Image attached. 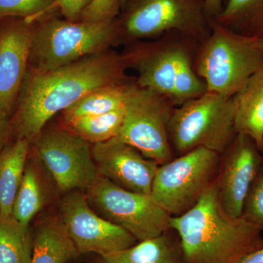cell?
<instances>
[{
    "instance_id": "obj_10",
    "label": "cell",
    "mask_w": 263,
    "mask_h": 263,
    "mask_svg": "<svg viewBox=\"0 0 263 263\" xmlns=\"http://www.w3.org/2000/svg\"><path fill=\"white\" fill-rule=\"evenodd\" d=\"M32 143L34 154L62 195L86 191L100 176L91 145L67 128L43 130Z\"/></svg>"
},
{
    "instance_id": "obj_25",
    "label": "cell",
    "mask_w": 263,
    "mask_h": 263,
    "mask_svg": "<svg viewBox=\"0 0 263 263\" xmlns=\"http://www.w3.org/2000/svg\"><path fill=\"white\" fill-rule=\"evenodd\" d=\"M197 48L183 53L180 59L174 81V102L176 106L207 91L205 83L197 75L194 67Z\"/></svg>"
},
{
    "instance_id": "obj_15",
    "label": "cell",
    "mask_w": 263,
    "mask_h": 263,
    "mask_svg": "<svg viewBox=\"0 0 263 263\" xmlns=\"http://www.w3.org/2000/svg\"><path fill=\"white\" fill-rule=\"evenodd\" d=\"M91 152L100 176L128 191L151 195L160 165L155 161L117 138L91 145Z\"/></svg>"
},
{
    "instance_id": "obj_1",
    "label": "cell",
    "mask_w": 263,
    "mask_h": 263,
    "mask_svg": "<svg viewBox=\"0 0 263 263\" xmlns=\"http://www.w3.org/2000/svg\"><path fill=\"white\" fill-rule=\"evenodd\" d=\"M127 69L123 53L109 50L46 72L28 68L13 122L17 138L32 143L53 116L88 93L129 80Z\"/></svg>"
},
{
    "instance_id": "obj_21",
    "label": "cell",
    "mask_w": 263,
    "mask_h": 263,
    "mask_svg": "<svg viewBox=\"0 0 263 263\" xmlns=\"http://www.w3.org/2000/svg\"><path fill=\"white\" fill-rule=\"evenodd\" d=\"M132 81L99 88L88 93L62 112L64 124L87 116L98 115L125 105Z\"/></svg>"
},
{
    "instance_id": "obj_27",
    "label": "cell",
    "mask_w": 263,
    "mask_h": 263,
    "mask_svg": "<svg viewBox=\"0 0 263 263\" xmlns=\"http://www.w3.org/2000/svg\"><path fill=\"white\" fill-rule=\"evenodd\" d=\"M241 216L263 231V162L246 198Z\"/></svg>"
},
{
    "instance_id": "obj_34",
    "label": "cell",
    "mask_w": 263,
    "mask_h": 263,
    "mask_svg": "<svg viewBox=\"0 0 263 263\" xmlns=\"http://www.w3.org/2000/svg\"><path fill=\"white\" fill-rule=\"evenodd\" d=\"M259 43H260L261 48H262L263 50V37L259 39Z\"/></svg>"
},
{
    "instance_id": "obj_18",
    "label": "cell",
    "mask_w": 263,
    "mask_h": 263,
    "mask_svg": "<svg viewBox=\"0 0 263 263\" xmlns=\"http://www.w3.org/2000/svg\"><path fill=\"white\" fill-rule=\"evenodd\" d=\"M233 98L236 133L250 137L260 148L263 143V65Z\"/></svg>"
},
{
    "instance_id": "obj_17",
    "label": "cell",
    "mask_w": 263,
    "mask_h": 263,
    "mask_svg": "<svg viewBox=\"0 0 263 263\" xmlns=\"http://www.w3.org/2000/svg\"><path fill=\"white\" fill-rule=\"evenodd\" d=\"M79 255L58 215L39 219L32 233L30 263H70Z\"/></svg>"
},
{
    "instance_id": "obj_2",
    "label": "cell",
    "mask_w": 263,
    "mask_h": 263,
    "mask_svg": "<svg viewBox=\"0 0 263 263\" xmlns=\"http://www.w3.org/2000/svg\"><path fill=\"white\" fill-rule=\"evenodd\" d=\"M170 224L179 235L184 263H237L263 247L262 230L224 212L216 180L195 206L171 216Z\"/></svg>"
},
{
    "instance_id": "obj_19",
    "label": "cell",
    "mask_w": 263,
    "mask_h": 263,
    "mask_svg": "<svg viewBox=\"0 0 263 263\" xmlns=\"http://www.w3.org/2000/svg\"><path fill=\"white\" fill-rule=\"evenodd\" d=\"M26 138L5 146L0 153V216H12L13 204L23 179L30 152Z\"/></svg>"
},
{
    "instance_id": "obj_30",
    "label": "cell",
    "mask_w": 263,
    "mask_h": 263,
    "mask_svg": "<svg viewBox=\"0 0 263 263\" xmlns=\"http://www.w3.org/2000/svg\"><path fill=\"white\" fill-rule=\"evenodd\" d=\"M226 0H206L205 1V10L208 17L211 19H215L219 15L226 4Z\"/></svg>"
},
{
    "instance_id": "obj_31",
    "label": "cell",
    "mask_w": 263,
    "mask_h": 263,
    "mask_svg": "<svg viewBox=\"0 0 263 263\" xmlns=\"http://www.w3.org/2000/svg\"><path fill=\"white\" fill-rule=\"evenodd\" d=\"M11 130L10 118L0 117V153L6 146L7 140Z\"/></svg>"
},
{
    "instance_id": "obj_12",
    "label": "cell",
    "mask_w": 263,
    "mask_h": 263,
    "mask_svg": "<svg viewBox=\"0 0 263 263\" xmlns=\"http://www.w3.org/2000/svg\"><path fill=\"white\" fill-rule=\"evenodd\" d=\"M132 43L123 55L128 68L136 71L137 84L174 102V81L180 59L186 52L196 49L199 43L177 32Z\"/></svg>"
},
{
    "instance_id": "obj_32",
    "label": "cell",
    "mask_w": 263,
    "mask_h": 263,
    "mask_svg": "<svg viewBox=\"0 0 263 263\" xmlns=\"http://www.w3.org/2000/svg\"><path fill=\"white\" fill-rule=\"evenodd\" d=\"M237 263H263V247L247 254Z\"/></svg>"
},
{
    "instance_id": "obj_14",
    "label": "cell",
    "mask_w": 263,
    "mask_h": 263,
    "mask_svg": "<svg viewBox=\"0 0 263 263\" xmlns=\"http://www.w3.org/2000/svg\"><path fill=\"white\" fill-rule=\"evenodd\" d=\"M0 25V117L10 118L29 68L35 23L5 18Z\"/></svg>"
},
{
    "instance_id": "obj_22",
    "label": "cell",
    "mask_w": 263,
    "mask_h": 263,
    "mask_svg": "<svg viewBox=\"0 0 263 263\" xmlns=\"http://www.w3.org/2000/svg\"><path fill=\"white\" fill-rule=\"evenodd\" d=\"M217 23L248 37H263V0H226Z\"/></svg>"
},
{
    "instance_id": "obj_11",
    "label": "cell",
    "mask_w": 263,
    "mask_h": 263,
    "mask_svg": "<svg viewBox=\"0 0 263 263\" xmlns=\"http://www.w3.org/2000/svg\"><path fill=\"white\" fill-rule=\"evenodd\" d=\"M57 215L80 255L113 253L138 242L127 230L99 216L81 190L63 195Z\"/></svg>"
},
{
    "instance_id": "obj_7",
    "label": "cell",
    "mask_w": 263,
    "mask_h": 263,
    "mask_svg": "<svg viewBox=\"0 0 263 263\" xmlns=\"http://www.w3.org/2000/svg\"><path fill=\"white\" fill-rule=\"evenodd\" d=\"M221 155L195 148L159 165L151 197L171 216L182 215L195 206L215 181Z\"/></svg>"
},
{
    "instance_id": "obj_26",
    "label": "cell",
    "mask_w": 263,
    "mask_h": 263,
    "mask_svg": "<svg viewBox=\"0 0 263 263\" xmlns=\"http://www.w3.org/2000/svg\"><path fill=\"white\" fill-rule=\"evenodd\" d=\"M57 0H0V20L23 18L36 23L48 16L49 10Z\"/></svg>"
},
{
    "instance_id": "obj_29",
    "label": "cell",
    "mask_w": 263,
    "mask_h": 263,
    "mask_svg": "<svg viewBox=\"0 0 263 263\" xmlns=\"http://www.w3.org/2000/svg\"><path fill=\"white\" fill-rule=\"evenodd\" d=\"M91 0H57L49 10L48 15L58 10L66 20L79 22L83 10L91 3Z\"/></svg>"
},
{
    "instance_id": "obj_6",
    "label": "cell",
    "mask_w": 263,
    "mask_h": 263,
    "mask_svg": "<svg viewBox=\"0 0 263 263\" xmlns=\"http://www.w3.org/2000/svg\"><path fill=\"white\" fill-rule=\"evenodd\" d=\"M168 135L178 157L197 148L221 155L236 135L234 98L206 91L176 106Z\"/></svg>"
},
{
    "instance_id": "obj_24",
    "label": "cell",
    "mask_w": 263,
    "mask_h": 263,
    "mask_svg": "<svg viewBox=\"0 0 263 263\" xmlns=\"http://www.w3.org/2000/svg\"><path fill=\"white\" fill-rule=\"evenodd\" d=\"M32 233L13 216H0V263H30Z\"/></svg>"
},
{
    "instance_id": "obj_5",
    "label": "cell",
    "mask_w": 263,
    "mask_h": 263,
    "mask_svg": "<svg viewBox=\"0 0 263 263\" xmlns=\"http://www.w3.org/2000/svg\"><path fill=\"white\" fill-rule=\"evenodd\" d=\"M206 0H127L117 21L120 42L156 39L177 32L200 44L212 29Z\"/></svg>"
},
{
    "instance_id": "obj_3",
    "label": "cell",
    "mask_w": 263,
    "mask_h": 263,
    "mask_svg": "<svg viewBox=\"0 0 263 263\" xmlns=\"http://www.w3.org/2000/svg\"><path fill=\"white\" fill-rule=\"evenodd\" d=\"M35 26L29 68L46 72L108 51L120 42L117 18L103 22H70L48 15Z\"/></svg>"
},
{
    "instance_id": "obj_8",
    "label": "cell",
    "mask_w": 263,
    "mask_h": 263,
    "mask_svg": "<svg viewBox=\"0 0 263 263\" xmlns=\"http://www.w3.org/2000/svg\"><path fill=\"white\" fill-rule=\"evenodd\" d=\"M176 107L171 99L132 81L124 123L116 138L160 165L167 163L174 159L168 127Z\"/></svg>"
},
{
    "instance_id": "obj_16",
    "label": "cell",
    "mask_w": 263,
    "mask_h": 263,
    "mask_svg": "<svg viewBox=\"0 0 263 263\" xmlns=\"http://www.w3.org/2000/svg\"><path fill=\"white\" fill-rule=\"evenodd\" d=\"M28 157L20 187L13 204L12 216L29 228L34 216L60 195L48 171L34 153Z\"/></svg>"
},
{
    "instance_id": "obj_35",
    "label": "cell",
    "mask_w": 263,
    "mask_h": 263,
    "mask_svg": "<svg viewBox=\"0 0 263 263\" xmlns=\"http://www.w3.org/2000/svg\"><path fill=\"white\" fill-rule=\"evenodd\" d=\"M259 149H260L261 152H262V153L263 154V143L262 146H261L260 148H259Z\"/></svg>"
},
{
    "instance_id": "obj_33",
    "label": "cell",
    "mask_w": 263,
    "mask_h": 263,
    "mask_svg": "<svg viewBox=\"0 0 263 263\" xmlns=\"http://www.w3.org/2000/svg\"><path fill=\"white\" fill-rule=\"evenodd\" d=\"M126 2H127V0H120L121 5H122V7L124 6V4H125Z\"/></svg>"
},
{
    "instance_id": "obj_9",
    "label": "cell",
    "mask_w": 263,
    "mask_h": 263,
    "mask_svg": "<svg viewBox=\"0 0 263 263\" xmlns=\"http://www.w3.org/2000/svg\"><path fill=\"white\" fill-rule=\"evenodd\" d=\"M84 193L99 216L127 230L138 242L157 238L171 229V216L151 195L128 191L101 176Z\"/></svg>"
},
{
    "instance_id": "obj_23",
    "label": "cell",
    "mask_w": 263,
    "mask_h": 263,
    "mask_svg": "<svg viewBox=\"0 0 263 263\" xmlns=\"http://www.w3.org/2000/svg\"><path fill=\"white\" fill-rule=\"evenodd\" d=\"M124 115L125 105L108 113L77 118L64 124L67 129L94 145L117 137L122 129Z\"/></svg>"
},
{
    "instance_id": "obj_4",
    "label": "cell",
    "mask_w": 263,
    "mask_h": 263,
    "mask_svg": "<svg viewBox=\"0 0 263 263\" xmlns=\"http://www.w3.org/2000/svg\"><path fill=\"white\" fill-rule=\"evenodd\" d=\"M210 34L198 45L194 67L207 91L233 98L263 65L258 38L226 28L211 19Z\"/></svg>"
},
{
    "instance_id": "obj_28",
    "label": "cell",
    "mask_w": 263,
    "mask_h": 263,
    "mask_svg": "<svg viewBox=\"0 0 263 263\" xmlns=\"http://www.w3.org/2000/svg\"><path fill=\"white\" fill-rule=\"evenodd\" d=\"M122 10L120 0H91L83 10L80 22H103L115 20Z\"/></svg>"
},
{
    "instance_id": "obj_20",
    "label": "cell",
    "mask_w": 263,
    "mask_h": 263,
    "mask_svg": "<svg viewBox=\"0 0 263 263\" xmlns=\"http://www.w3.org/2000/svg\"><path fill=\"white\" fill-rule=\"evenodd\" d=\"M181 257V247L175 245L165 233L124 250L95 255L93 263H180Z\"/></svg>"
},
{
    "instance_id": "obj_13",
    "label": "cell",
    "mask_w": 263,
    "mask_h": 263,
    "mask_svg": "<svg viewBox=\"0 0 263 263\" xmlns=\"http://www.w3.org/2000/svg\"><path fill=\"white\" fill-rule=\"evenodd\" d=\"M262 155L257 143L242 133H236L221 154L216 181L221 207L231 217L241 216L246 198L262 165Z\"/></svg>"
}]
</instances>
